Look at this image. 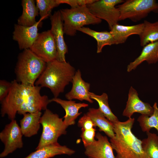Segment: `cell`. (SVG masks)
I'll return each instance as SVG.
<instances>
[{
  "mask_svg": "<svg viewBox=\"0 0 158 158\" xmlns=\"http://www.w3.org/2000/svg\"><path fill=\"white\" fill-rule=\"evenodd\" d=\"M11 83L8 95L1 102L2 117L7 115L11 121L15 119L16 113L23 115L47 109L50 99L47 95H41V87L25 85L16 80Z\"/></svg>",
  "mask_w": 158,
  "mask_h": 158,
  "instance_id": "6da1fadb",
  "label": "cell"
},
{
  "mask_svg": "<svg viewBox=\"0 0 158 158\" xmlns=\"http://www.w3.org/2000/svg\"><path fill=\"white\" fill-rule=\"evenodd\" d=\"M134 121V118H130L125 121L113 123L115 135L110 141L116 153V158H143L142 140L131 130Z\"/></svg>",
  "mask_w": 158,
  "mask_h": 158,
  "instance_id": "7a4b0ae2",
  "label": "cell"
},
{
  "mask_svg": "<svg viewBox=\"0 0 158 158\" xmlns=\"http://www.w3.org/2000/svg\"><path fill=\"white\" fill-rule=\"evenodd\" d=\"M69 63L56 59L47 63L44 71L35 83L36 86L49 88L54 97L63 92L65 87L71 82L75 73Z\"/></svg>",
  "mask_w": 158,
  "mask_h": 158,
  "instance_id": "3957f363",
  "label": "cell"
},
{
  "mask_svg": "<svg viewBox=\"0 0 158 158\" xmlns=\"http://www.w3.org/2000/svg\"><path fill=\"white\" fill-rule=\"evenodd\" d=\"M46 64L30 49L24 50L18 57L15 69L16 80L23 85H34Z\"/></svg>",
  "mask_w": 158,
  "mask_h": 158,
  "instance_id": "277c9868",
  "label": "cell"
},
{
  "mask_svg": "<svg viewBox=\"0 0 158 158\" xmlns=\"http://www.w3.org/2000/svg\"><path fill=\"white\" fill-rule=\"evenodd\" d=\"M64 34L75 36L78 29L84 25L100 23L102 20L94 16L87 6L61 9Z\"/></svg>",
  "mask_w": 158,
  "mask_h": 158,
  "instance_id": "5b68a950",
  "label": "cell"
},
{
  "mask_svg": "<svg viewBox=\"0 0 158 158\" xmlns=\"http://www.w3.org/2000/svg\"><path fill=\"white\" fill-rule=\"evenodd\" d=\"M40 122L42 127V131L36 150L48 145L58 143V138L66 133L67 126L62 118L46 109L40 118Z\"/></svg>",
  "mask_w": 158,
  "mask_h": 158,
  "instance_id": "8992f818",
  "label": "cell"
},
{
  "mask_svg": "<svg viewBox=\"0 0 158 158\" xmlns=\"http://www.w3.org/2000/svg\"><path fill=\"white\" fill-rule=\"evenodd\" d=\"M117 8L120 12L119 20L129 19L137 22L151 12L158 13V3L155 0H127Z\"/></svg>",
  "mask_w": 158,
  "mask_h": 158,
  "instance_id": "52a82bcc",
  "label": "cell"
},
{
  "mask_svg": "<svg viewBox=\"0 0 158 158\" xmlns=\"http://www.w3.org/2000/svg\"><path fill=\"white\" fill-rule=\"evenodd\" d=\"M124 1L123 0H96L87 6L95 17L105 20L111 30L119 21L120 11L115 6Z\"/></svg>",
  "mask_w": 158,
  "mask_h": 158,
  "instance_id": "ba28073f",
  "label": "cell"
},
{
  "mask_svg": "<svg viewBox=\"0 0 158 158\" xmlns=\"http://www.w3.org/2000/svg\"><path fill=\"white\" fill-rule=\"evenodd\" d=\"M29 49L46 63L56 59L57 47L50 30L39 33Z\"/></svg>",
  "mask_w": 158,
  "mask_h": 158,
  "instance_id": "9c48e42d",
  "label": "cell"
},
{
  "mask_svg": "<svg viewBox=\"0 0 158 158\" xmlns=\"http://www.w3.org/2000/svg\"><path fill=\"white\" fill-rule=\"evenodd\" d=\"M23 135L16 120L14 119L7 124L0 133V139L4 145L1 158L5 157L17 149L23 147Z\"/></svg>",
  "mask_w": 158,
  "mask_h": 158,
  "instance_id": "30bf717a",
  "label": "cell"
},
{
  "mask_svg": "<svg viewBox=\"0 0 158 158\" xmlns=\"http://www.w3.org/2000/svg\"><path fill=\"white\" fill-rule=\"evenodd\" d=\"M45 19L40 18L31 26H25L18 24L14 25L13 39L17 42L20 49H29L32 46L38 35V28L41 26L42 20Z\"/></svg>",
  "mask_w": 158,
  "mask_h": 158,
  "instance_id": "8fae6325",
  "label": "cell"
},
{
  "mask_svg": "<svg viewBox=\"0 0 158 158\" xmlns=\"http://www.w3.org/2000/svg\"><path fill=\"white\" fill-rule=\"evenodd\" d=\"M51 29L50 30L53 36L57 49L56 59L60 62H66V54L68 49L63 37L64 34L63 23L60 10L55 11L50 16Z\"/></svg>",
  "mask_w": 158,
  "mask_h": 158,
  "instance_id": "7c38bea8",
  "label": "cell"
},
{
  "mask_svg": "<svg viewBox=\"0 0 158 158\" xmlns=\"http://www.w3.org/2000/svg\"><path fill=\"white\" fill-rule=\"evenodd\" d=\"M97 139L85 147V154L89 158H116L110 142L106 136L97 133Z\"/></svg>",
  "mask_w": 158,
  "mask_h": 158,
  "instance_id": "4fadbf2b",
  "label": "cell"
},
{
  "mask_svg": "<svg viewBox=\"0 0 158 158\" xmlns=\"http://www.w3.org/2000/svg\"><path fill=\"white\" fill-rule=\"evenodd\" d=\"M154 109L150 104L143 102L139 98L137 91L131 87L128 92L126 104L122 115L129 118L135 113L150 116L153 113Z\"/></svg>",
  "mask_w": 158,
  "mask_h": 158,
  "instance_id": "5bb4252c",
  "label": "cell"
},
{
  "mask_svg": "<svg viewBox=\"0 0 158 158\" xmlns=\"http://www.w3.org/2000/svg\"><path fill=\"white\" fill-rule=\"evenodd\" d=\"M71 82L72 88L70 91L65 95L66 99L68 100L74 99L81 101L84 100L91 103L93 102L90 96V84L83 79L79 69L75 72Z\"/></svg>",
  "mask_w": 158,
  "mask_h": 158,
  "instance_id": "9a60e30c",
  "label": "cell"
},
{
  "mask_svg": "<svg viewBox=\"0 0 158 158\" xmlns=\"http://www.w3.org/2000/svg\"><path fill=\"white\" fill-rule=\"evenodd\" d=\"M50 101L59 104L64 109L66 114L64 117L63 121L68 127L75 124V120L82 113L79 112L80 109L88 106L87 104L85 103H76L74 101L64 100L58 97H54L50 99Z\"/></svg>",
  "mask_w": 158,
  "mask_h": 158,
  "instance_id": "2e32d148",
  "label": "cell"
},
{
  "mask_svg": "<svg viewBox=\"0 0 158 158\" xmlns=\"http://www.w3.org/2000/svg\"><path fill=\"white\" fill-rule=\"evenodd\" d=\"M143 47L140 55L128 65V72L135 70L145 61L149 64L154 63L158 61V41L149 43Z\"/></svg>",
  "mask_w": 158,
  "mask_h": 158,
  "instance_id": "e0dca14e",
  "label": "cell"
},
{
  "mask_svg": "<svg viewBox=\"0 0 158 158\" xmlns=\"http://www.w3.org/2000/svg\"><path fill=\"white\" fill-rule=\"evenodd\" d=\"M143 23L125 26L118 23L114 25L110 30L115 42V44L124 43L128 37L133 35H140L144 28Z\"/></svg>",
  "mask_w": 158,
  "mask_h": 158,
  "instance_id": "ac0fdd59",
  "label": "cell"
},
{
  "mask_svg": "<svg viewBox=\"0 0 158 158\" xmlns=\"http://www.w3.org/2000/svg\"><path fill=\"white\" fill-rule=\"evenodd\" d=\"M75 152L74 150L58 142L36 150L25 158H50L58 155H70Z\"/></svg>",
  "mask_w": 158,
  "mask_h": 158,
  "instance_id": "d6986e66",
  "label": "cell"
},
{
  "mask_svg": "<svg viewBox=\"0 0 158 158\" xmlns=\"http://www.w3.org/2000/svg\"><path fill=\"white\" fill-rule=\"evenodd\" d=\"M41 111L24 114L20 121V128L23 135L30 137L37 133L40 128Z\"/></svg>",
  "mask_w": 158,
  "mask_h": 158,
  "instance_id": "ffe728a7",
  "label": "cell"
},
{
  "mask_svg": "<svg viewBox=\"0 0 158 158\" xmlns=\"http://www.w3.org/2000/svg\"><path fill=\"white\" fill-rule=\"evenodd\" d=\"M86 114L91 118L96 127L99 128L100 131L104 132L110 138L114 137L113 123L105 116L99 108H90Z\"/></svg>",
  "mask_w": 158,
  "mask_h": 158,
  "instance_id": "44dd1931",
  "label": "cell"
},
{
  "mask_svg": "<svg viewBox=\"0 0 158 158\" xmlns=\"http://www.w3.org/2000/svg\"><path fill=\"white\" fill-rule=\"evenodd\" d=\"M34 0H22V13L18 18V24L25 26H31L37 22L35 18L39 14L38 9Z\"/></svg>",
  "mask_w": 158,
  "mask_h": 158,
  "instance_id": "7402d4cb",
  "label": "cell"
},
{
  "mask_svg": "<svg viewBox=\"0 0 158 158\" xmlns=\"http://www.w3.org/2000/svg\"><path fill=\"white\" fill-rule=\"evenodd\" d=\"M78 31L89 35L96 40L97 42V53L101 52L105 46L115 44V40L110 31L98 32L84 27L79 28Z\"/></svg>",
  "mask_w": 158,
  "mask_h": 158,
  "instance_id": "603a6c76",
  "label": "cell"
},
{
  "mask_svg": "<svg viewBox=\"0 0 158 158\" xmlns=\"http://www.w3.org/2000/svg\"><path fill=\"white\" fill-rule=\"evenodd\" d=\"M143 23L144 28L139 36L140 45L144 47L158 41V21L151 23L145 20Z\"/></svg>",
  "mask_w": 158,
  "mask_h": 158,
  "instance_id": "cb8c5ba5",
  "label": "cell"
},
{
  "mask_svg": "<svg viewBox=\"0 0 158 158\" xmlns=\"http://www.w3.org/2000/svg\"><path fill=\"white\" fill-rule=\"evenodd\" d=\"M147 137L142 140L143 158H158V135L146 133Z\"/></svg>",
  "mask_w": 158,
  "mask_h": 158,
  "instance_id": "d4e9b609",
  "label": "cell"
},
{
  "mask_svg": "<svg viewBox=\"0 0 158 158\" xmlns=\"http://www.w3.org/2000/svg\"><path fill=\"white\" fill-rule=\"evenodd\" d=\"M90 98L96 100L99 105V108L105 116L109 121L114 123L119 121L117 117L112 113L108 102V96L105 93L97 95L90 92Z\"/></svg>",
  "mask_w": 158,
  "mask_h": 158,
  "instance_id": "484cf974",
  "label": "cell"
},
{
  "mask_svg": "<svg viewBox=\"0 0 158 158\" xmlns=\"http://www.w3.org/2000/svg\"><path fill=\"white\" fill-rule=\"evenodd\" d=\"M154 111L150 116L141 115L137 119L143 132H150V129L154 128L158 132V108L157 104L155 102L153 106Z\"/></svg>",
  "mask_w": 158,
  "mask_h": 158,
  "instance_id": "4316f807",
  "label": "cell"
},
{
  "mask_svg": "<svg viewBox=\"0 0 158 158\" xmlns=\"http://www.w3.org/2000/svg\"><path fill=\"white\" fill-rule=\"evenodd\" d=\"M35 1L40 18H46L50 16L52 10L60 4L57 0H36Z\"/></svg>",
  "mask_w": 158,
  "mask_h": 158,
  "instance_id": "83f0119b",
  "label": "cell"
},
{
  "mask_svg": "<svg viewBox=\"0 0 158 158\" xmlns=\"http://www.w3.org/2000/svg\"><path fill=\"white\" fill-rule=\"evenodd\" d=\"M81 137L85 147L91 144L95 140L96 130L95 128L88 130L81 129Z\"/></svg>",
  "mask_w": 158,
  "mask_h": 158,
  "instance_id": "f1b7e54d",
  "label": "cell"
},
{
  "mask_svg": "<svg viewBox=\"0 0 158 158\" xmlns=\"http://www.w3.org/2000/svg\"><path fill=\"white\" fill-rule=\"evenodd\" d=\"M96 1V0H57L60 4H66L70 5L71 8L87 6L93 3Z\"/></svg>",
  "mask_w": 158,
  "mask_h": 158,
  "instance_id": "f546056e",
  "label": "cell"
},
{
  "mask_svg": "<svg viewBox=\"0 0 158 158\" xmlns=\"http://www.w3.org/2000/svg\"><path fill=\"white\" fill-rule=\"evenodd\" d=\"M78 126L81 129L88 130L95 128L96 126L91 118L86 114L81 117L78 122Z\"/></svg>",
  "mask_w": 158,
  "mask_h": 158,
  "instance_id": "4dcf8cb0",
  "label": "cell"
},
{
  "mask_svg": "<svg viewBox=\"0 0 158 158\" xmlns=\"http://www.w3.org/2000/svg\"><path fill=\"white\" fill-rule=\"evenodd\" d=\"M11 86V83L5 80L0 81V101L2 102L8 95Z\"/></svg>",
  "mask_w": 158,
  "mask_h": 158,
  "instance_id": "1f68e13d",
  "label": "cell"
}]
</instances>
